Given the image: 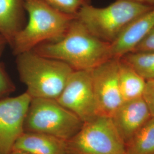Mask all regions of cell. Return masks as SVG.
Wrapping results in <instances>:
<instances>
[{
	"label": "cell",
	"instance_id": "6da1fadb",
	"mask_svg": "<svg viewBox=\"0 0 154 154\" xmlns=\"http://www.w3.org/2000/svg\"><path fill=\"white\" fill-rule=\"evenodd\" d=\"M33 50L45 57L62 61L76 70H91L111 59V44L97 38L76 17L58 41L39 45Z\"/></svg>",
	"mask_w": 154,
	"mask_h": 154
},
{
	"label": "cell",
	"instance_id": "7a4b0ae2",
	"mask_svg": "<svg viewBox=\"0 0 154 154\" xmlns=\"http://www.w3.org/2000/svg\"><path fill=\"white\" fill-rule=\"evenodd\" d=\"M17 68L26 93L32 98L57 99L74 71L59 60L40 55L33 50L17 55Z\"/></svg>",
	"mask_w": 154,
	"mask_h": 154
},
{
	"label": "cell",
	"instance_id": "3957f363",
	"mask_svg": "<svg viewBox=\"0 0 154 154\" xmlns=\"http://www.w3.org/2000/svg\"><path fill=\"white\" fill-rule=\"evenodd\" d=\"M24 8L28 13V22L11 45L16 55L39 45L60 40L75 18L55 10L42 0H25Z\"/></svg>",
	"mask_w": 154,
	"mask_h": 154
},
{
	"label": "cell",
	"instance_id": "277c9868",
	"mask_svg": "<svg viewBox=\"0 0 154 154\" xmlns=\"http://www.w3.org/2000/svg\"><path fill=\"white\" fill-rule=\"evenodd\" d=\"M152 7L128 0H116L104 8L85 6L75 17L95 36L111 44L131 23Z\"/></svg>",
	"mask_w": 154,
	"mask_h": 154
},
{
	"label": "cell",
	"instance_id": "5b68a950",
	"mask_svg": "<svg viewBox=\"0 0 154 154\" xmlns=\"http://www.w3.org/2000/svg\"><path fill=\"white\" fill-rule=\"evenodd\" d=\"M83 123L55 99L32 98L25 118L23 130L67 140L80 130Z\"/></svg>",
	"mask_w": 154,
	"mask_h": 154
},
{
	"label": "cell",
	"instance_id": "8992f818",
	"mask_svg": "<svg viewBox=\"0 0 154 154\" xmlns=\"http://www.w3.org/2000/svg\"><path fill=\"white\" fill-rule=\"evenodd\" d=\"M126 144L111 117L97 116L66 140V154H125Z\"/></svg>",
	"mask_w": 154,
	"mask_h": 154
},
{
	"label": "cell",
	"instance_id": "52a82bcc",
	"mask_svg": "<svg viewBox=\"0 0 154 154\" xmlns=\"http://www.w3.org/2000/svg\"><path fill=\"white\" fill-rule=\"evenodd\" d=\"M57 101L83 122L98 115L91 70L74 71Z\"/></svg>",
	"mask_w": 154,
	"mask_h": 154
},
{
	"label": "cell",
	"instance_id": "ba28073f",
	"mask_svg": "<svg viewBox=\"0 0 154 154\" xmlns=\"http://www.w3.org/2000/svg\"><path fill=\"white\" fill-rule=\"evenodd\" d=\"M119 58H111L91 70L98 116L111 117L123 102L118 79Z\"/></svg>",
	"mask_w": 154,
	"mask_h": 154
},
{
	"label": "cell",
	"instance_id": "9c48e42d",
	"mask_svg": "<svg viewBox=\"0 0 154 154\" xmlns=\"http://www.w3.org/2000/svg\"><path fill=\"white\" fill-rule=\"evenodd\" d=\"M31 100L26 92L0 99V154H10L24 132V121Z\"/></svg>",
	"mask_w": 154,
	"mask_h": 154
},
{
	"label": "cell",
	"instance_id": "30bf717a",
	"mask_svg": "<svg viewBox=\"0 0 154 154\" xmlns=\"http://www.w3.org/2000/svg\"><path fill=\"white\" fill-rule=\"evenodd\" d=\"M152 117L143 97L123 101L111 118L126 144Z\"/></svg>",
	"mask_w": 154,
	"mask_h": 154
},
{
	"label": "cell",
	"instance_id": "8fae6325",
	"mask_svg": "<svg viewBox=\"0 0 154 154\" xmlns=\"http://www.w3.org/2000/svg\"><path fill=\"white\" fill-rule=\"evenodd\" d=\"M154 27V6L131 23L111 44V58H120L130 52Z\"/></svg>",
	"mask_w": 154,
	"mask_h": 154
},
{
	"label": "cell",
	"instance_id": "7c38bea8",
	"mask_svg": "<svg viewBox=\"0 0 154 154\" xmlns=\"http://www.w3.org/2000/svg\"><path fill=\"white\" fill-rule=\"evenodd\" d=\"M66 142L45 134L23 132L17 139L13 150L30 154H66Z\"/></svg>",
	"mask_w": 154,
	"mask_h": 154
},
{
	"label": "cell",
	"instance_id": "4fadbf2b",
	"mask_svg": "<svg viewBox=\"0 0 154 154\" xmlns=\"http://www.w3.org/2000/svg\"><path fill=\"white\" fill-rule=\"evenodd\" d=\"M25 0H0V34L11 42L23 27Z\"/></svg>",
	"mask_w": 154,
	"mask_h": 154
},
{
	"label": "cell",
	"instance_id": "5bb4252c",
	"mask_svg": "<svg viewBox=\"0 0 154 154\" xmlns=\"http://www.w3.org/2000/svg\"><path fill=\"white\" fill-rule=\"evenodd\" d=\"M118 79L123 101L143 97L146 81L121 58H119Z\"/></svg>",
	"mask_w": 154,
	"mask_h": 154
},
{
	"label": "cell",
	"instance_id": "9a60e30c",
	"mask_svg": "<svg viewBox=\"0 0 154 154\" xmlns=\"http://www.w3.org/2000/svg\"><path fill=\"white\" fill-rule=\"evenodd\" d=\"M125 154H154V116L127 143Z\"/></svg>",
	"mask_w": 154,
	"mask_h": 154
},
{
	"label": "cell",
	"instance_id": "2e32d148",
	"mask_svg": "<svg viewBox=\"0 0 154 154\" xmlns=\"http://www.w3.org/2000/svg\"><path fill=\"white\" fill-rule=\"evenodd\" d=\"M147 81L154 79V51H130L120 58Z\"/></svg>",
	"mask_w": 154,
	"mask_h": 154
},
{
	"label": "cell",
	"instance_id": "e0dca14e",
	"mask_svg": "<svg viewBox=\"0 0 154 154\" xmlns=\"http://www.w3.org/2000/svg\"><path fill=\"white\" fill-rule=\"evenodd\" d=\"M55 10L67 15L76 16L85 6L90 5L91 0H42Z\"/></svg>",
	"mask_w": 154,
	"mask_h": 154
},
{
	"label": "cell",
	"instance_id": "ac0fdd59",
	"mask_svg": "<svg viewBox=\"0 0 154 154\" xmlns=\"http://www.w3.org/2000/svg\"><path fill=\"white\" fill-rule=\"evenodd\" d=\"M15 90L14 84L6 72L4 66L0 63V99L7 97Z\"/></svg>",
	"mask_w": 154,
	"mask_h": 154
},
{
	"label": "cell",
	"instance_id": "d6986e66",
	"mask_svg": "<svg viewBox=\"0 0 154 154\" xmlns=\"http://www.w3.org/2000/svg\"><path fill=\"white\" fill-rule=\"evenodd\" d=\"M131 51H154V27L141 39Z\"/></svg>",
	"mask_w": 154,
	"mask_h": 154
},
{
	"label": "cell",
	"instance_id": "ffe728a7",
	"mask_svg": "<svg viewBox=\"0 0 154 154\" xmlns=\"http://www.w3.org/2000/svg\"><path fill=\"white\" fill-rule=\"evenodd\" d=\"M143 97L154 117V79L146 81Z\"/></svg>",
	"mask_w": 154,
	"mask_h": 154
},
{
	"label": "cell",
	"instance_id": "44dd1931",
	"mask_svg": "<svg viewBox=\"0 0 154 154\" xmlns=\"http://www.w3.org/2000/svg\"><path fill=\"white\" fill-rule=\"evenodd\" d=\"M142 5L154 6V0H128Z\"/></svg>",
	"mask_w": 154,
	"mask_h": 154
},
{
	"label": "cell",
	"instance_id": "7402d4cb",
	"mask_svg": "<svg viewBox=\"0 0 154 154\" xmlns=\"http://www.w3.org/2000/svg\"><path fill=\"white\" fill-rule=\"evenodd\" d=\"M6 44H8V42L6 39L1 34H0V56L2 54Z\"/></svg>",
	"mask_w": 154,
	"mask_h": 154
},
{
	"label": "cell",
	"instance_id": "603a6c76",
	"mask_svg": "<svg viewBox=\"0 0 154 154\" xmlns=\"http://www.w3.org/2000/svg\"><path fill=\"white\" fill-rule=\"evenodd\" d=\"M9 154H30L27 153L26 152H23L22 151H19V150H12L11 152Z\"/></svg>",
	"mask_w": 154,
	"mask_h": 154
}]
</instances>
